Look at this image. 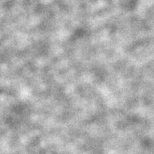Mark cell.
Wrapping results in <instances>:
<instances>
[]
</instances>
